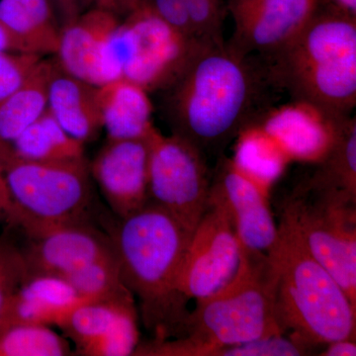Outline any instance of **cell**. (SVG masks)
I'll use <instances>...</instances> for the list:
<instances>
[{
	"label": "cell",
	"mask_w": 356,
	"mask_h": 356,
	"mask_svg": "<svg viewBox=\"0 0 356 356\" xmlns=\"http://www.w3.org/2000/svg\"><path fill=\"white\" fill-rule=\"evenodd\" d=\"M308 350L291 337L276 334L236 346H224L215 351L213 356H299L306 355Z\"/></svg>",
	"instance_id": "f546056e"
},
{
	"label": "cell",
	"mask_w": 356,
	"mask_h": 356,
	"mask_svg": "<svg viewBox=\"0 0 356 356\" xmlns=\"http://www.w3.org/2000/svg\"><path fill=\"white\" fill-rule=\"evenodd\" d=\"M314 184L356 198V122L348 116L339 122L330 149L318 161Z\"/></svg>",
	"instance_id": "cb8c5ba5"
},
{
	"label": "cell",
	"mask_w": 356,
	"mask_h": 356,
	"mask_svg": "<svg viewBox=\"0 0 356 356\" xmlns=\"http://www.w3.org/2000/svg\"><path fill=\"white\" fill-rule=\"evenodd\" d=\"M105 200L119 219L149 202V143L143 139L110 140L89 165Z\"/></svg>",
	"instance_id": "7c38bea8"
},
{
	"label": "cell",
	"mask_w": 356,
	"mask_h": 356,
	"mask_svg": "<svg viewBox=\"0 0 356 356\" xmlns=\"http://www.w3.org/2000/svg\"><path fill=\"white\" fill-rule=\"evenodd\" d=\"M196 37L203 43L225 42L222 26L228 10L225 0H185Z\"/></svg>",
	"instance_id": "f1b7e54d"
},
{
	"label": "cell",
	"mask_w": 356,
	"mask_h": 356,
	"mask_svg": "<svg viewBox=\"0 0 356 356\" xmlns=\"http://www.w3.org/2000/svg\"><path fill=\"white\" fill-rule=\"evenodd\" d=\"M325 0H227L235 31L228 44L266 58L284 46L325 6Z\"/></svg>",
	"instance_id": "8fae6325"
},
{
	"label": "cell",
	"mask_w": 356,
	"mask_h": 356,
	"mask_svg": "<svg viewBox=\"0 0 356 356\" xmlns=\"http://www.w3.org/2000/svg\"><path fill=\"white\" fill-rule=\"evenodd\" d=\"M356 198L314 184H300L282 216L316 261L356 305Z\"/></svg>",
	"instance_id": "ba28073f"
},
{
	"label": "cell",
	"mask_w": 356,
	"mask_h": 356,
	"mask_svg": "<svg viewBox=\"0 0 356 356\" xmlns=\"http://www.w3.org/2000/svg\"><path fill=\"white\" fill-rule=\"evenodd\" d=\"M327 348L321 353L323 356H355V339H341L327 344Z\"/></svg>",
	"instance_id": "74e56055"
},
{
	"label": "cell",
	"mask_w": 356,
	"mask_h": 356,
	"mask_svg": "<svg viewBox=\"0 0 356 356\" xmlns=\"http://www.w3.org/2000/svg\"><path fill=\"white\" fill-rule=\"evenodd\" d=\"M206 44L175 31L147 6H140L120 21L107 40L104 84L126 79L147 92L168 89Z\"/></svg>",
	"instance_id": "52a82bcc"
},
{
	"label": "cell",
	"mask_w": 356,
	"mask_h": 356,
	"mask_svg": "<svg viewBox=\"0 0 356 356\" xmlns=\"http://www.w3.org/2000/svg\"><path fill=\"white\" fill-rule=\"evenodd\" d=\"M233 161L236 168L268 194L288 159L273 140L252 124L238 136Z\"/></svg>",
	"instance_id": "d4e9b609"
},
{
	"label": "cell",
	"mask_w": 356,
	"mask_h": 356,
	"mask_svg": "<svg viewBox=\"0 0 356 356\" xmlns=\"http://www.w3.org/2000/svg\"><path fill=\"white\" fill-rule=\"evenodd\" d=\"M22 250L27 277L63 278L79 267L114 254L109 235L86 221L70 222L28 238Z\"/></svg>",
	"instance_id": "4fadbf2b"
},
{
	"label": "cell",
	"mask_w": 356,
	"mask_h": 356,
	"mask_svg": "<svg viewBox=\"0 0 356 356\" xmlns=\"http://www.w3.org/2000/svg\"><path fill=\"white\" fill-rule=\"evenodd\" d=\"M139 339L138 312L134 311L124 316L106 336L88 348L83 356L133 355Z\"/></svg>",
	"instance_id": "83f0119b"
},
{
	"label": "cell",
	"mask_w": 356,
	"mask_h": 356,
	"mask_svg": "<svg viewBox=\"0 0 356 356\" xmlns=\"http://www.w3.org/2000/svg\"><path fill=\"white\" fill-rule=\"evenodd\" d=\"M269 79L294 102L331 118L356 105V17L325 4L289 42L266 58Z\"/></svg>",
	"instance_id": "3957f363"
},
{
	"label": "cell",
	"mask_w": 356,
	"mask_h": 356,
	"mask_svg": "<svg viewBox=\"0 0 356 356\" xmlns=\"http://www.w3.org/2000/svg\"><path fill=\"white\" fill-rule=\"evenodd\" d=\"M47 109L65 132L83 144L103 129L97 86L67 74L58 63L49 83Z\"/></svg>",
	"instance_id": "ac0fdd59"
},
{
	"label": "cell",
	"mask_w": 356,
	"mask_h": 356,
	"mask_svg": "<svg viewBox=\"0 0 356 356\" xmlns=\"http://www.w3.org/2000/svg\"><path fill=\"white\" fill-rule=\"evenodd\" d=\"M267 257L283 331L308 348L355 339L356 305L285 220L281 219L277 243Z\"/></svg>",
	"instance_id": "5b68a950"
},
{
	"label": "cell",
	"mask_w": 356,
	"mask_h": 356,
	"mask_svg": "<svg viewBox=\"0 0 356 356\" xmlns=\"http://www.w3.org/2000/svg\"><path fill=\"white\" fill-rule=\"evenodd\" d=\"M134 311L137 309L133 295L88 301L70 312L58 327L74 343V355L83 356L88 348L106 336L124 316Z\"/></svg>",
	"instance_id": "7402d4cb"
},
{
	"label": "cell",
	"mask_w": 356,
	"mask_h": 356,
	"mask_svg": "<svg viewBox=\"0 0 356 356\" xmlns=\"http://www.w3.org/2000/svg\"><path fill=\"white\" fill-rule=\"evenodd\" d=\"M11 156L32 161H65L84 156V144L65 132L48 109L11 144H0Z\"/></svg>",
	"instance_id": "603a6c76"
},
{
	"label": "cell",
	"mask_w": 356,
	"mask_h": 356,
	"mask_svg": "<svg viewBox=\"0 0 356 356\" xmlns=\"http://www.w3.org/2000/svg\"><path fill=\"white\" fill-rule=\"evenodd\" d=\"M126 286L137 297L153 341L185 334L191 312L180 288L192 233L159 206L147 202L120 219L108 234Z\"/></svg>",
	"instance_id": "7a4b0ae2"
},
{
	"label": "cell",
	"mask_w": 356,
	"mask_h": 356,
	"mask_svg": "<svg viewBox=\"0 0 356 356\" xmlns=\"http://www.w3.org/2000/svg\"><path fill=\"white\" fill-rule=\"evenodd\" d=\"M26 277L27 268L22 250L10 241L0 238V318Z\"/></svg>",
	"instance_id": "4dcf8cb0"
},
{
	"label": "cell",
	"mask_w": 356,
	"mask_h": 356,
	"mask_svg": "<svg viewBox=\"0 0 356 356\" xmlns=\"http://www.w3.org/2000/svg\"><path fill=\"white\" fill-rule=\"evenodd\" d=\"M0 21L35 55L57 53L62 27L51 0H0Z\"/></svg>",
	"instance_id": "ffe728a7"
},
{
	"label": "cell",
	"mask_w": 356,
	"mask_h": 356,
	"mask_svg": "<svg viewBox=\"0 0 356 356\" xmlns=\"http://www.w3.org/2000/svg\"><path fill=\"white\" fill-rule=\"evenodd\" d=\"M276 334L285 332L276 314L268 257L247 250L235 280L209 298L196 301L184 337L139 344L135 355L213 356L224 346Z\"/></svg>",
	"instance_id": "277c9868"
},
{
	"label": "cell",
	"mask_w": 356,
	"mask_h": 356,
	"mask_svg": "<svg viewBox=\"0 0 356 356\" xmlns=\"http://www.w3.org/2000/svg\"><path fill=\"white\" fill-rule=\"evenodd\" d=\"M348 117V116H346ZM343 118H331L305 103L262 115L254 125L289 159L318 163L331 147Z\"/></svg>",
	"instance_id": "9a60e30c"
},
{
	"label": "cell",
	"mask_w": 356,
	"mask_h": 356,
	"mask_svg": "<svg viewBox=\"0 0 356 356\" xmlns=\"http://www.w3.org/2000/svg\"><path fill=\"white\" fill-rule=\"evenodd\" d=\"M63 278L74 288L81 298L89 301L121 298L133 295L122 278L115 252L79 267Z\"/></svg>",
	"instance_id": "484cf974"
},
{
	"label": "cell",
	"mask_w": 356,
	"mask_h": 356,
	"mask_svg": "<svg viewBox=\"0 0 356 356\" xmlns=\"http://www.w3.org/2000/svg\"><path fill=\"white\" fill-rule=\"evenodd\" d=\"M247 259L233 217L217 185H211L209 202L192 233L182 267L180 288L187 299L209 298L228 286Z\"/></svg>",
	"instance_id": "30bf717a"
},
{
	"label": "cell",
	"mask_w": 356,
	"mask_h": 356,
	"mask_svg": "<svg viewBox=\"0 0 356 356\" xmlns=\"http://www.w3.org/2000/svg\"><path fill=\"white\" fill-rule=\"evenodd\" d=\"M56 63L40 60L31 76L0 102V144L9 145L46 111Z\"/></svg>",
	"instance_id": "44dd1931"
},
{
	"label": "cell",
	"mask_w": 356,
	"mask_h": 356,
	"mask_svg": "<svg viewBox=\"0 0 356 356\" xmlns=\"http://www.w3.org/2000/svg\"><path fill=\"white\" fill-rule=\"evenodd\" d=\"M120 18L93 7L60 28L57 53L60 69L92 86L104 84L105 44Z\"/></svg>",
	"instance_id": "2e32d148"
},
{
	"label": "cell",
	"mask_w": 356,
	"mask_h": 356,
	"mask_svg": "<svg viewBox=\"0 0 356 356\" xmlns=\"http://www.w3.org/2000/svg\"><path fill=\"white\" fill-rule=\"evenodd\" d=\"M143 2L144 0H95V7L108 11L118 18H125L142 6Z\"/></svg>",
	"instance_id": "e575fe53"
},
{
	"label": "cell",
	"mask_w": 356,
	"mask_h": 356,
	"mask_svg": "<svg viewBox=\"0 0 356 356\" xmlns=\"http://www.w3.org/2000/svg\"><path fill=\"white\" fill-rule=\"evenodd\" d=\"M58 14L60 27L72 22L79 15L95 6V0H51Z\"/></svg>",
	"instance_id": "836d02e7"
},
{
	"label": "cell",
	"mask_w": 356,
	"mask_h": 356,
	"mask_svg": "<svg viewBox=\"0 0 356 356\" xmlns=\"http://www.w3.org/2000/svg\"><path fill=\"white\" fill-rule=\"evenodd\" d=\"M103 129L110 140L146 138L154 124L153 104L146 89L126 79L97 86Z\"/></svg>",
	"instance_id": "d6986e66"
},
{
	"label": "cell",
	"mask_w": 356,
	"mask_h": 356,
	"mask_svg": "<svg viewBox=\"0 0 356 356\" xmlns=\"http://www.w3.org/2000/svg\"><path fill=\"white\" fill-rule=\"evenodd\" d=\"M168 89L172 134L206 156L221 153L266 113L276 88L261 58L225 41L204 46Z\"/></svg>",
	"instance_id": "6da1fadb"
},
{
	"label": "cell",
	"mask_w": 356,
	"mask_h": 356,
	"mask_svg": "<svg viewBox=\"0 0 356 356\" xmlns=\"http://www.w3.org/2000/svg\"><path fill=\"white\" fill-rule=\"evenodd\" d=\"M213 184L228 204L236 235L245 250L268 254L278 240V226L266 192L241 172L233 159L221 156Z\"/></svg>",
	"instance_id": "5bb4252c"
},
{
	"label": "cell",
	"mask_w": 356,
	"mask_h": 356,
	"mask_svg": "<svg viewBox=\"0 0 356 356\" xmlns=\"http://www.w3.org/2000/svg\"><path fill=\"white\" fill-rule=\"evenodd\" d=\"M143 6H147L154 15L175 31L181 33L188 38L200 41L194 31L185 0H144Z\"/></svg>",
	"instance_id": "d6a6232c"
},
{
	"label": "cell",
	"mask_w": 356,
	"mask_h": 356,
	"mask_svg": "<svg viewBox=\"0 0 356 356\" xmlns=\"http://www.w3.org/2000/svg\"><path fill=\"white\" fill-rule=\"evenodd\" d=\"M0 51L33 54L24 42L9 31L0 21Z\"/></svg>",
	"instance_id": "d590c367"
},
{
	"label": "cell",
	"mask_w": 356,
	"mask_h": 356,
	"mask_svg": "<svg viewBox=\"0 0 356 356\" xmlns=\"http://www.w3.org/2000/svg\"><path fill=\"white\" fill-rule=\"evenodd\" d=\"M13 215V203L4 175L3 166L0 163V221L10 222Z\"/></svg>",
	"instance_id": "8d00e7d4"
},
{
	"label": "cell",
	"mask_w": 356,
	"mask_h": 356,
	"mask_svg": "<svg viewBox=\"0 0 356 356\" xmlns=\"http://www.w3.org/2000/svg\"><path fill=\"white\" fill-rule=\"evenodd\" d=\"M89 300L81 298L64 278L26 277L0 318V329L13 325H58Z\"/></svg>",
	"instance_id": "e0dca14e"
},
{
	"label": "cell",
	"mask_w": 356,
	"mask_h": 356,
	"mask_svg": "<svg viewBox=\"0 0 356 356\" xmlns=\"http://www.w3.org/2000/svg\"><path fill=\"white\" fill-rule=\"evenodd\" d=\"M74 355L67 337L43 325H13L0 329V356Z\"/></svg>",
	"instance_id": "4316f807"
},
{
	"label": "cell",
	"mask_w": 356,
	"mask_h": 356,
	"mask_svg": "<svg viewBox=\"0 0 356 356\" xmlns=\"http://www.w3.org/2000/svg\"><path fill=\"white\" fill-rule=\"evenodd\" d=\"M42 56L0 51V102L25 83Z\"/></svg>",
	"instance_id": "1f68e13d"
},
{
	"label": "cell",
	"mask_w": 356,
	"mask_h": 356,
	"mask_svg": "<svg viewBox=\"0 0 356 356\" xmlns=\"http://www.w3.org/2000/svg\"><path fill=\"white\" fill-rule=\"evenodd\" d=\"M147 140L149 202L193 233L207 208L212 185L205 154L175 134L163 135L154 125Z\"/></svg>",
	"instance_id": "9c48e42d"
},
{
	"label": "cell",
	"mask_w": 356,
	"mask_h": 356,
	"mask_svg": "<svg viewBox=\"0 0 356 356\" xmlns=\"http://www.w3.org/2000/svg\"><path fill=\"white\" fill-rule=\"evenodd\" d=\"M0 163L13 203L10 226L27 238L46 229L84 221L91 199L89 163L83 158L24 161L0 147Z\"/></svg>",
	"instance_id": "8992f818"
}]
</instances>
